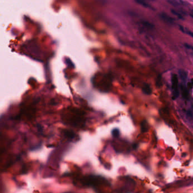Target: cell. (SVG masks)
Here are the masks:
<instances>
[{
	"label": "cell",
	"mask_w": 193,
	"mask_h": 193,
	"mask_svg": "<svg viewBox=\"0 0 193 193\" xmlns=\"http://www.w3.org/2000/svg\"><path fill=\"white\" fill-rule=\"evenodd\" d=\"M143 92L147 95H151L152 94V89L150 86L147 84H145L142 88Z\"/></svg>",
	"instance_id": "cell-4"
},
{
	"label": "cell",
	"mask_w": 193,
	"mask_h": 193,
	"mask_svg": "<svg viewBox=\"0 0 193 193\" xmlns=\"http://www.w3.org/2000/svg\"><path fill=\"white\" fill-rule=\"evenodd\" d=\"M192 82L191 81L190 83H189L188 84V88L192 89Z\"/></svg>",
	"instance_id": "cell-12"
},
{
	"label": "cell",
	"mask_w": 193,
	"mask_h": 193,
	"mask_svg": "<svg viewBox=\"0 0 193 193\" xmlns=\"http://www.w3.org/2000/svg\"><path fill=\"white\" fill-rule=\"evenodd\" d=\"M112 79L109 75H95L92 78V83L95 87L98 89L100 91L107 92L109 91Z\"/></svg>",
	"instance_id": "cell-1"
},
{
	"label": "cell",
	"mask_w": 193,
	"mask_h": 193,
	"mask_svg": "<svg viewBox=\"0 0 193 193\" xmlns=\"http://www.w3.org/2000/svg\"><path fill=\"white\" fill-rule=\"evenodd\" d=\"M105 179L101 177L89 176L84 178L83 179V184L85 185H97V184H103L105 181Z\"/></svg>",
	"instance_id": "cell-2"
},
{
	"label": "cell",
	"mask_w": 193,
	"mask_h": 193,
	"mask_svg": "<svg viewBox=\"0 0 193 193\" xmlns=\"http://www.w3.org/2000/svg\"><path fill=\"white\" fill-rule=\"evenodd\" d=\"M137 3L141 5L143 7H146V8H150L151 7L149 4L146 1V0H135Z\"/></svg>",
	"instance_id": "cell-7"
},
{
	"label": "cell",
	"mask_w": 193,
	"mask_h": 193,
	"mask_svg": "<svg viewBox=\"0 0 193 193\" xmlns=\"http://www.w3.org/2000/svg\"><path fill=\"white\" fill-rule=\"evenodd\" d=\"M156 86L158 88H160L162 86V76L160 75H158L156 79Z\"/></svg>",
	"instance_id": "cell-9"
},
{
	"label": "cell",
	"mask_w": 193,
	"mask_h": 193,
	"mask_svg": "<svg viewBox=\"0 0 193 193\" xmlns=\"http://www.w3.org/2000/svg\"><path fill=\"white\" fill-rule=\"evenodd\" d=\"M181 90L182 97H183L184 98L186 99H188L189 92H188V90H187V89L186 88L185 86L184 85H181Z\"/></svg>",
	"instance_id": "cell-5"
},
{
	"label": "cell",
	"mask_w": 193,
	"mask_h": 193,
	"mask_svg": "<svg viewBox=\"0 0 193 193\" xmlns=\"http://www.w3.org/2000/svg\"><path fill=\"white\" fill-rule=\"evenodd\" d=\"M172 81V89L173 92V100L176 99L179 96V89H178V77L176 74H173L171 79Z\"/></svg>",
	"instance_id": "cell-3"
},
{
	"label": "cell",
	"mask_w": 193,
	"mask_h": 193,
	"mask_svg": "<svg viewBox=\"0 0 193 193\" xmlns=\"http://www.w3.org/2000/svg\"><path fill=\"white\" fill-rule=\"evenodd\" d=\"M179 29H180V30L182 32L187 34V35H190L191 37H192V33L191 32H190L189 30H187V29L185 28L184 27H182V26L181 25H179Z\"/></svg>",
	"instance_id": "cell-8"
},
{
	"label": "cell",
	"mask_w": 193,
	"mask_h": 193,
	"mask_svg": "<svg viewBox=\"0 0 193 193\" xmlns=\"http://www.w3.org/2000/svg\"><path fill=\"white\" fill-rule=\"evenodd\" d=\"M65 134L68 138H73L74 137V134L73 133V132L71 131H66L65 132Z\"/></svg>",
	"instance_id": "cell-11"
},
{
	"label": "cell",
	"mask_w": 193,
	"mask_h": 193,
	"mask_svg": "<svg viewBox=\"0 0 193 193\" xmlns=\"http://www.w3.org/2000/svg\"><path fill=\"white\" fill-rule=\"evenodd\" d=\"M149 130V124L146 120H143L141 123V131L142 133H146Z\"/></svg>",
	"instance_id": "cell-6"
},
{
	"label": "cell",
	"mask_w": 193,
	"mask_h": 193,
	"mask_svg": "<svg viewBox=\"0 0 193 193\" xmlns=\"http://www.w3.org/2000/svg\"><path fill=\"white\" fill-rule=\"evenodd\" d=\"M112 135L114 137H118L120 136V131L116 128L112 131Z\"/></svg>",
	"instance_id": "cell-10"
}]
</instances>
